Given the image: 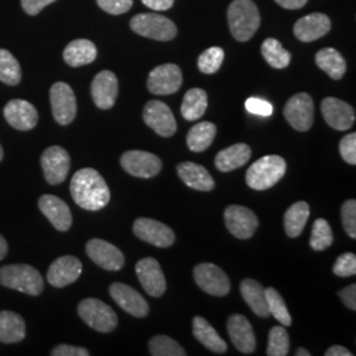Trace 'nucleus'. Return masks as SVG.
<instances>
[{
	"instance_id": "f257e3e1",
	"label": "nucleus",
	"mask_w": 356,
	"mask_h": 356,
	"mask_svg": "<svg viewBox=\"0 0 356 356\" xmlns=\"http://www.w3.org/2000/svg\"><path fill=\"white\" fill-rule=\"evenodd\" d=\"M70 194L79 207L89 211L102 210L111 198L104 178L92 168H83L76 172L70 182Z\"/></svg>"
},
{
	"instance_id": "f03ea898",
	"label": "nucleus",
	"mask_w": 356,
	"mask_h": 356,
	"mask_svg": "<svg viewBox=\"0 0 356 356\" xmlns=\"http://www.w3.org/2000/svg\"><path fill=\"white\" fill-rule=\"evenodd\" d=\"M232 38L245 42L254 38L260 26V13L252 0H234L227 10Z\"/></svg>"
},
{
	"instance_id": "7ed1b4c3",
	"label": "nucleus",
	"mask_w": 356,
	"mask_h": 356,
	"mask_svg": "<svg viewBox=\"0 0 356 356\" xmlns=\"http://www.w3.org/2000/svg\"><path fill=\"white\" fill-rule=\"evenodd\" d=\"M285 160L277 154H269L259 159L248 168L245 173V182L254 191H267L285 176Z\"/></svg>"
},
{
	"instance_id": "20e7f679",
	"label": "nucleus",
	"mask_w": 356,
	"mask_h": 356,
	"mask_svg": "<svg viewBox=\"0 0 356 356\" xmlns=\"http://www.w3.org/2000/svg\"><path fill=\"white\" fill-rule=\"evenodd\" d=\"M0 285L28 296H40L44 291L41 273L36 268L28 264H13L0 268Z\"/></svg>"
},
{
	"instance_id": "39448f33",
	"label": "nucleus",
	"mask_w": 356,
	"mask_h": 356,
	"mask_svg": "<svg viewBox=\"0 0 356 356\" xmlns=\"http://www.w3.org/2000/svg\"><path fill=\"white\" fill-rule=\"evenodd\" d=\"M131 29L143 38L170 41L177 36L176 24L159 13H140L131 19Z\"/></svg>"
},
{
	"instance_id": "423d86ee",
	"label": "nucleus",
	"mask_w": 356,
	"mask_h": 356,
	"mask_svg": "<svg viewBox=\"0 0 356 356\" xmlns=\"http://www.w3.org/2000/svg\"><path fill=\"white\" fill-rule=\"evenodd\" d=\"M78 314L92 330L111 332L118 326V316L111 306L98 298H85L78 304Z\"/></svg>"
},
{
	"instance_id": "0eeeda50",
	"label": "nucleus",
	"mask_w": 356,
	"mask_h": 356,
	"mask_svg": "<svg viewBox=\"0 0 356 356\" xmlns=\"http://www.w3.org/2000/svg\"><path fill=\"white\" fill-rule=\"evenodd\" d=\"M284 116L296 131L306 132L314 123V102L306 92H298L285 103Z\"/></svg>"
},
{
	"instance_id": "6e6552de",
	"label": "nucleus",
	"mask_w": 356,
	"mask_h": 356,
	"mask_svg": "<svg viewBox=\"0 0 356 356\" xmlns=\"http://www.w3.org/2000/svg\"><path fill=\"white\" fill-rule=\"evenodd\" d=\"M193 275L197 285L210 296L225 297L231 291V282L227 275L216 264H198L194 268Z\"/></svg>"
},
{
	"instance_id": "1a4fd4ad",
	"label": "nucleus",
	"mask_w": 356,
	"mask_h": 356,
	"mask_svg": "<svg viewBox=\"0 0 356 356\" xmlns=\"http://www.w3.org/2000/svg\"><path fill=\"white\" fill-rule=\"evenodd\" d=\"M51 114L61 126L70 124L76 116V94L65 82H56L51 88Z\"/></svg>"
},
{
	"instance_id": "9d476101",
	"label": "nucleus",
	"mask_w": 356,
	"mask_h": 356,
	"mask_svg": "<svg viewBox=\"0 0 356 356\" xmlns=\"http://www.w3.org/2000/svg\"><path fill=\"white\" fill-rule=\"evenodd\" d=\"M120 165L128 175L138 178H152L161 172L160 157L145 151H128L120 157Z\"/></svg>"
},
{
	"instance_id": "9b49d317",
	"label": "nucleus",
	"mask_w": 356,
	"mask_h": 356,
	"mask_svg": "<svg viewBox=\"0 0 356 356\" xmlns=\"http://www.w3.org/2000/svg\"><path fill=\"white\" fill-rule=\"evenodd\" d=\"M143 119L148 127L163 136L170 138L177 131V122L172 110L161 101H149L143 111Z\"/></svg>"
},
{
	"instance_id": "f8f14e48",
	"label": "nucleus",
	"mask_w": 356,
	"mask_h": 356,
	"mask_svg": "<svg viewBox=\"0 0 356 356\" xmlns=\"http://www.w3.org/2000/svg\"><path fill=\"white\" fill-rule=\"evenodd\" d=\"M134 234L143 242L160 248L170 247L176 241L173 229L151 218L136 219L134 223Z\"/></svg>"
},
{
	"instance_id": "ddd939ff",
	"label": "nucleus",
	"mask_w": 356,
	"mask_h": 356,
	"mask_svg": "<svg viewBox=\"0 0 356 356\" xmlns=\"http://www.w3.org/2000/svg\"><path fill=\"white\" fill-rule=\"evenodd\" d=\"M182 85V72L176 64H164L154 67L148 76L147 86L154 95H170Z\"/></svg>"
},
{
	"instance_id": "4468645a",
	"label": "nucleus",
	"mask_w": 356,
	"mask_h": 356,
	"mask_svg": "<svg viewBox=\"0 0 356 356\" xmlns=\"http://www.w3.org/2000/svg\"><path fill=\"white\" fill-rule=\"evenodd\" d=\"M42 172L48 184L58 185L64 182L70 170V156L63 147L53 145L41 156Z\"/></svg>"
},
{
	"instance_id": "2eb2a0df",
	"label": "nucleus",
	"mask_w": 356,
	"mask_h": 356,
	"mask_svg": "<svg viewBox=\"0 0 356 356\" xmlns=\"http://www.w3.org/2000/svg\"><path fill=\"white\" fill-rule=\"evenodd\" d=\"M225 222L229 232L238 239L252 238L259 226V219L248 207L231 204L225 210Z\"/></svg>"
},
{
	"instance_id": "dca6fc26",
	"label": "nucleus",
	"mask_w": 356,
	"mask_h": 356,
	"mask_svg": "<svg viewBox=\"0 0 356 356\" xmlns=\"http://www.w3.org/2000/svg\"><path fill=\"white\" fill-rule=\"evenodd\" d=\"M110 296L124 312L136 318H144L149 313V305L145 298L132 286L123 282H114L110 286Z\"/></svg>"
},
{
	"instance_id": "f3484780",
	"label": "nucleus",
	"mask_w": 356,
	"mask_h": 356,
	"mask_svg": "<svg viewBox=\"0 0 356 356\" xmlns=\"http://www.w3.org/2000/svg\"><path fill=\"white\" fill-rule=\"evenodd\" d=\"M136 275L141 286L151 297L159 298L166 291V280L160 263L153 257H144L136 264Z\"/></svg>"
},
{
	"instance_id": "a211bd4d",
	"label": "nucleus",
	"mask_w": 356,
	"mask_h": 356,
	"mask_svg": "<svg viewBox=\"0 0 356 356\" xmlns=\"http://www.w3.org/2000/svg\"><path fill=\"white\" fill-rule=\"evenodd\" d=\"M90 259L106 270H120L124 266V254L111 243L102 239H91L86 244Z\"/></svg>"
},
{
	"instance_id": "6ab92c4d",
	"label": "nucleus",
	"mask_w": 356,
	"mask_h": 356,
	"mask_svg": "<svg viewBox=\"0 0 356 356\" xmlns=\"http://www.w3.org/2000/svg\"><path fill=\"white\" fill-rule=\"evenodd\" d=\"M82 273V263L76 256H61L56 259L48 269L47 279L54 288H65L76 282Z\"/></svg>"
},
{
	"instance_id": "aec40b11",
	"label": "nucleus",
	"mask_w": 356,
	"mask_h": 356,
	"mask_svg": "<svg viewBox=\"0 0 356 356\" xmlns=\"http://www.w3.org/2000/svg\"><path fill=\"white\" fill-rule=\"evenodd\" d=\"M321 111L326 123L337 131L350 129L355 123V110L338 98H325L321 103Z\"/></svg>"
},
{
	"instance_id": "412c9836",
	"label": "nucleus",
	"mask_w": 356,
	"mask_h": 356,
	"mask_svg": "<svg viewBox=\"0 0 356 356\" xmlns=\"http://www.w3.org/2000/svg\"><path fill=\"white\" fill-rule=\"evenodd\" d=\"M119 92V82L113 72L103 70L98 73L91 83V97L95 106L101 110L114 107Z\"/></svg>"
},
{
	"instance_id": "4be33fe9",
	"label": "nucleus",
	"mask_w": 356,
	"mask_h": 356,
	"mask_svg": "<svg viewBox=\"0 0 356 356\" xmlns=\"http://www.w3.org/2000/svg\"><path fill=\"white\" fill-rule=\"evenodd\" d=\"M7 123L19 131H29L38 126V113L32 103L24 99H13L4 107Z\"/></svg>"
},
{
	"instance_id": "5701e85b",
	"label": "nucleus",
	"mask_w": 356,
	"mask_h": 356,
	"mask_svg": "<svg viewBox=\"0 0 356 356\" xmlns=\"http://www.w3.org/2000/svg\"><path fill=\"white\" fill-rule=\"evenodd\" d=\"M38 209L58 231H67L73 225L70 207L61 198L45 194L38 200Z\"/></svg>"
},
{
	"instance_id": "b1692460",
	"label": "nucleus",
	"mask_w": 356,
	"mask_h": 356,
	"mask_svg": "<svg viewBox=\"0 0 356 356\" xmlns=\"http://www.w3.org/2000/svg\"><path fill=\"white\" fill-rule=\"evenodd\" d=\"M331 22L327 15L314 13L301 17L294 24V36L302 42H312L330 32Z\"/></svg>"
},
{
	"instance_id": "393cba45",
	"label": "nucleus",
	"mask_w": 356,
	"mask_h": 356,
	"mask_svg": "<svg viewBox=\"0 0 356 356\" xmlns=\"http://www.w3.org/2000/svg\"><path fill=\"white\" fill-rule=\"evenodd\" d=\"M229 339L243 354H252L256 348V338L250 321L242 314H234L227 321Z\"/></svg>"
},
{
	"instance_id": "a878e982",
	"label": "nucleus",
	"mask_w": 356,
	"mask_h": 356,
	"mask_svg": "<svg viewBox=\"0 0 356 356\" xmlns=\"http://www.w3.org/2000/svg\"><path fill=\"white\" fill-rule=\"evenodd\" d=\"M178 177L191 189L198 191H211L216 188V182L207 169L195 163H181L177 165Z\"/></svg>"
},
{
	"instance_id": "bb28decb",
	"label": "nucleus",
	"mask_w": 356,
	"mask_h": 356,
	"mask_svg": "<svg viewBox=\"0 0 356 356\" xmlns=\"http://www.w3.org/2000/svg\"><path fill=\"white\" fill-rule=\"evenodd\" d=\"M252 151L250 145L239 143L234 144L226 149H222L216 156V166L220 172H232L241 166L245 165L247 161L251 159Z\"/></svg>"
},
{
	"instance_id": "cd10ccee",
	"label": "nucleus",
	"mask_w": 356,
	"mask_h": 356,
	"mask_svg": "<svg viewBox=\"0 0 356 356\" xmlns=\"http://www.w3.org/2000/svg\"><path fill=\"white\" fill-rule=\"evenodd\" d=\"M97 54L98 51L94 42L86 38H78L66 45L64 49V60L69 66L79 67L95 61Z\"/></svg>"
},
{
	"instance_id": "c85d7f7f",
	"label": "nucleus",
	"mask_w": 356,
	"mask_h": 356,
	"mask_svg": "<svg viewBox=\"0 0 356 356\" xmlns=\"http://www.w3.org/2000/svg\"><path fill=\"white\" fill-rule=\"evenodd\" d=\"M243 300L252 309L256 316L268 318L270 316L266 298V288L252 279H245L241 284Z\"/></svg>"
},
{
	"instance_id": "c756f323",
	"label": "nucleus",
	"mask_w": 356,
	"mask_h": 356,
	"mask_svg": "<svg viewBox=\"0 0 356 356\" xmlns=\"http://www.w3.org/2000/svg\"><path fill=\"white\" fill-rule=\"evenodd\" d=\"M193 335L200 343L216 354H225L227 351L226 342L204 317L193 319Z\"/></svg>"
},
{
	"instance_id": "7c9ffc66",
	"label": "nucleus",
	"mask_w": 356,
	"mask_h": 356,
	"mask_svg": "<svg viewBox=\"0 0 356 356\" xmlns=\"http://www.w3.org/2000/svg\"><path fill=\"white\" fill-rule=\"evenodd\" d=\"M26 338V322L13 312H0V342L19 343Z\"/></svg>"
},
{
	"instance_id": "2f4dec72",
	"label": "nucleus",
	"mask_w": 356,
	"mask_h": 356,
	"mask_svg": "<svg viewBox=\"0 0 356 356\" xmlns=\"http://www.w3.org/2000/svg\"><path fill=\"white\" fill-rule=\"evenodd\" d=\"M316 64L323 70L331 79H342L347 70V64L343 56L334 48H325L316 54Z\"/></svg>"
},
{
	"instance_id": "473e14b6",
	"label": "nucleus",
	"mask_w": 356,
	"mask_h": 356,
	"mask_svg": "<svg viewBox=\"0 0 356 356\" xmlns=\"http://www.w3.org/2000/svg\"><path fill=\"white\" fill-rule=\"evenodd\" d=\"M310 216L309 204L300 201L293 204L284 216V227L289 238H298L305 229L306 222Z\"/></svg>"
},
{
	"instance_id": "72a5a7b5",
	"label": "nucleus",
	"mask_w": 356,
	"mask_h": 356,
	"mask_svg": "<svg viewBox=\"0 0 356 356\" xmlns=\"http://www.w3.org/2000/svg\"><path fill=\"white\" fill-rule=\"evenodd\" d=\"M216 124L210 122H201L191 127L186 136V143L193 152H204L216 139Z\"/></svg>"
},
{
	"instance_id": "f704fd0d",
	"label": "nucleus",
	"mask_w": 356,
	"mask_h": 356,
	"mask_svg": "<svg viewBox=\"0 0 356 356\" xmlns=\"http://www.w3.org/2000/svg\"><path fill=\"white\" fill-rule=\"evenodd\" d=\"M207 108V94L202 89H191L184 97L181 104V115L184 119L193 122L204 116Z\"/></svg>"
},
{
	"instance_id": "c9c22d12",
	"label": "nucleus",
	"mask_w": 356,
	"mask_h": 356,
	"mask_svg": "<svg viewBox=\"0 0 356 356\" xmlns=\"http://www.w3.org/2000/svg\"><path fill=\"white\" fill-rule=\"evenodd\" d=\"M261 54L269 66L275 69H285L291 64V53L285 51L280 41L276 38H267L261 45Z\"/></svg>"
},
{
	"instance_id": "e433bc0d",
	"label": "nucleus",
	"mask_w": 356,
	"mask_h": 356,
	"mask_svg": "<svg viewBox=\"0 0 356 356\" xmlns=\"http://www.w3.org/2000/svg\"><path fill=\"white\" fill-rule=\"evenodd\" d=\"M0 81L16 86L22 81V67L11 51L0 49Z\"/></svg>"
},
{
	"instance_id": "4c0bfd02",
	"label": "nucleus",
	"mask_w": 356,
	"mask_h": 356,
	"mask_svg": "<svg viewBox=\"0 0 356 356\" xmlns=\"http://www.w3.org/2000/svg\"><path fill=\"white\" fill-rule=\"evenodd\" d=\"M266 298H267L268 309L270 316L280 322L282 326H291L292 325V317L288 312L286 304L284 298L281 297L280 293L275 288H267L266 289Z\"/></svg>"
},
{
	"instance_id": "58836bf2",
	"label": "nucleus",
	"mask_w": 356,
	"mask_h": 356,
	"mask_svg": "<svg viewBox=\"0 0 356 356\" xmlns=\"http://www.w3.org/2000/svg\"><path fill=\"white\" fill-rule=\"evenodd\" d=\"M149 353L153 356H185L186 351L179 344L166 337L156 335L149 341Z\"/></svg>"
},
{
	"instance_id": "ea45409f",
	"label": "nucleus",
	"mask_w": 356,
	"mask_h": 356,
	"mask_svg": "<svg viewBox=\"0 0 356 356\" xmlns=\"http://www.w3.org/2000/svg\"><path fill=\"white\" fill-rule=\"evenodd\" d=\"M332 231L330 225L326 219L319 218L312 229V238H310V247L314 251H325L332 244Z\"/></svg>"
},
{
	"instance_id": "a19ab883",
	"label": "nucleus",
	"mask_w": 356,
	"mask_h": 356,
	"mask_svg": "<svg viewBox=\"0 0 356 356\" xmlns=\"http://www.w3.org/2000/svg\"><path fill=\"white\" fill-rule=\"evenodd\" d=\"M289 335L282 326H275L269 331L268 356H286L289 354Z\"/></svg>"
},
{
	"instance_id": "79ce46f5",
	"label": "nucleus",
	"mask_w": 356,
	"mask_h": 356,
	"mask_svg": "<svg viewBox=\"0 0 356 356\" xmlns=\"http://www.w3.org/2000/svg\"><path fill=\"white\" fill-rule=\"evenodd\" d=\"M223 60H225V51L222 48L219 47L209 48L200 56L198 69L204 74H214L220 69Z\"/></svg>"
},
{
	"instance_id": "37998d69",
	"label": "nucleus",
	"mask_w": 356,
	"mask_h": 356,
	"mask_svg": "<svg viewBox=\"0 0 356 356\" xmlns=\"http://www.w3.org/2000/svg\"><path fill=\"white\" fill-rule=\"evenodd\" d=\"M341 216H342V223L343 229L347 235L351 239H356V201L355 200H348L344 202L342 209H341Z\"/></svg>"
},
{
	"instance_id": "c03bdc74",
	"label": "nucleus",
	"mask_w": 356,
	"mask_h": 356,
	"mask_svg": "<svg viewBox=\"0 0 356 356\" xmlns=\"http://www.w3.org/2000/svg\"><path fill=\"white\" fill-rule=\"evenodd\" d=\"M332 272L339 276V277H351L356 275V256L351 252H346V254H341L334 267H332Z\"/></svg>"
},
{
	"instance_id": "a18cd8bd",
	"label": "nucleus",
	"mask_w": 356,
	"mask_h": 356,
	"mask_svg": "<svg viewBox=\"0 0 356 356\" xmlns=\"http://www.w3.org/2000/svg\"><path fill=\"white\" fill-rule=\"evenodd\" d=\"M339 152L344 161L350 165H356V134L346 135L339 143Z\"/></svg>"
},
{
	"instance_id": "49530a36",
	"label": "nucleus",
	"mask_w": 356,
	"mask_h": 356,
	"mask_svg": "<svg viewBox=\"0 0 356 356\" xmlns=\"http://www.w3.org/2000/svg\"><path fill=\"white\" fill-rule=\"evenodd\" d=\"M97 3L104 13L122 15L131 10L134 0H97Z\"/></svg>"
},
{
	"instance_id": "de8ad7c7",
	"label": "nucleus",
	"mask_w": 356,
	"mask_h": 356,
	"mask_svg": "<svg viewBox=\"0 0 356 356\" xmlns=\"http://www.w3.org/2000/svg\"><path fill=\"white\" fill-rule=\"evenodd\" d=\"M245 110L250 113V114L259 115V116H270L273 114V106L268 101L264 99H260V98H248L245 103Z\"/></svg>"
},
{
	"instance_id": "09e8293b",
	"label": "nucleus",
	"mask_w": 356,
	"mask_h": 356,
	"mask_svg": "<svg viewBox=\"0 0 356 356\" xmlns=\"http://www.w3.org/2000/svg\"><path fill=\"white\" fill-rule=\"evenodd\" d=\"M53 356H89L90 353L83 347H76L70 344H60L51 350Z\"/></svg>"
},
{
	"instance_id": "8fccbe9b",
	"label": "nucleus",
	"mask_w": 356,
	"mask_h": 356,
	"mask_svg": "<svg viewBox=\"0 0 356 356\" xmlns=\"http://www.w3.org/2000/svg\"><path fill=\"white\" fill-rule=\"evenodd\" d=\"M22 7L28 15L35 16L41 13L47 6L54 3L56 0H20Z\"/></svg>"
},
{
	"instance_id": "3c124183",
	"label": "nucleus",
	"mask_w": 356,
	"mask_h": 356,
	"mask_svg": "<svg viewBox=\"0 0 356 356\" xmlns=\"http://www.w3.org/2000/svg\"><path fill=\"white\" fill-rule=\"evenodd\" d=\"M338 296L341 297V300L343 301L344 305L348 309H351L353 312L356 310V285L351 284L348 286H346L341 292L338 293Z\"/></svg>"
},
{
	"instance_id": "603ef678",
	"label": "nucleus",
	"mask_w": 356,
	"mask_h": 356,
	"mask_svg": "<svg viewBox=\"0 0 356 356\" xmlns=\"http://www.w3.org/2000/svg\"><path fill=\"white\" fill-rule=\"evenodd\" d=\"M144 6L153 11H168L173 7L175 0H141Z\"/></svg>"
},
{
	"instance_id": "864d4df0",
	"label": "nucleus",
	"mask_w": 356,
	"mask_h": 356,
	"mask_svg": "<svg viewBox=\"0 0 356 356\" xmlns=\"http://www.w3.org/2000/svg\"><path fill=\"white\" fill-rule=\"evenodd\" d=\"M275 1L286 10H300L307 3V0H275Z\"/></svg>"
},
{
	"instance_id": "5fc2aeb1",
	"label": "nucleus",
	"mask_w": 356,
	"mask_h": 356,
	"mask_svg": "<svg viewBox=\"0 0 356 356\" xmlns=\"http://www.w3.org/2000/svg\"><path fill=\"white\" fill-rule=\"evenodd\" d=\"M326 356H353V353L348 351L342 346H331L330 348L325 353Z\"/></svg>"
},
{
	"instance_id": "6e6d98bb",
	"label": "nucleus",
	"mask_w": 356,
	"mask_h": 356,
	"mask_svg": "<svg viewBox=\"0 0 356 356\" xmlns=\"http://www.w3.org/2000/svg\"><path fill=\"white\" fill-rule=\"evenodd\" d=\"M7 252H8V244H7V241L0 235V260H3L6 257Z\"/></svg>"
},
{
	"instance_id": "4d7b16f0",
	"label": "nucleus",
	"mask_w": 356,
	"mask_h": 356,
	"mask_svg": "<svg viewBox=\"0 0 356 356\" xmlns=\"http://www.w3.org/2000/svg\"><path fill=\"white\" fill-rule=\"evenodd\" d=\"M310 351H307L304 347H300L297 351H296V356H310Z\"/></svg>"
},
{
	"instance_id": "13d9d810",
	"label": "nucleus",
	"mask_w": 356,
	"mask_h": 356,
	"mask_svg": "<svg viewBox=\"0 0 356 356\" xmlns=\"http://www.w3.org/2000/svg\"><path fill=\"white\" fill-rule=\"evenodd\" d=\"M3 156H4V152H3V148H1V145H0V161L3 160Z\"/></svg>"
}]
</instances>
